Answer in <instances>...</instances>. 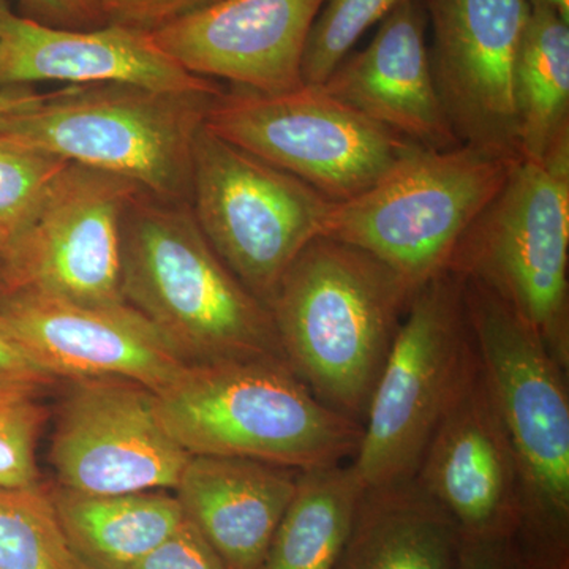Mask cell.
Here are the masks:
<instances>
[{
  "mask_svg": "<svg viewBox=\"0 0 569 569\" xmlns=\"http://www.w3.org/2000/svg\"><path fill=\"white\" fill-rule=\"evenodd\" d=\"M413 293L383 261L320 236L284 272L268 307L296 377L362 426Z\"/></svg>",
  "mask_w": 569,
  "mask_h": 569,
  "instance_id": "obj_1",
  "label": "cell"
},
{
  "mask_svg": "<svg viewBox=\"0 0 569 569\" xmlns=\"http://www.w3.org/2000/svg\"><path fill=\"white\" fill-rule=\"evenodd\" d=\"M121 290L193 365L287 362L271 310L213 252L186 201L141 192L127 208Z\"/></svg>",
  "mask_w": 569,
  "mask_h": 569,
  "instance_id": "obj_2",
  "label": "cell"
},
{
  "mask_svg": "<svg viewBox=\"0 0 569 569\" xmlns=\"http://www.w3.org/2000/svg\"><path fill=\"white\" fill-rule=\"evenodd\" d=\"M462 287L475 351L518 459L520 542L539 568L569 569V370L488 288Z\"/></svg>",
  "mask_w": 569,
  "mask_h": 569,
  "instance_id": "obj_3",
  "label": "cell"
},
{
  "mask_svg": "<svg viewBox=\"0 0 569 569\" xmlns=\"http://www.w3.org/2000/svg\"><path fill=\"white\" fill-rule=\"evenodd\" d=\"M156 395L157 415L190 456L296 468L350 462L362 426L326 407L279 359L192 365Z\"/></svg>",
  "mask_w": 569,
  "mask_h": 569,
  "instance_id": "obj_4",
  "label": "cell"
},
{
  "mask_svg": "<svg viewBox=\"0 0 569 569\" xmlns=\"http://www.w3.org/2000/svg\"><path fill=\"white\" fill-rule=\"evenodd\" d=\"M219 96L122 82L69 86L0 119V134L121 176L152 197L189 201L194 141Z\"/></svg>",
  "mask_w": 569,
  "mask_h": 569,
  "instance_id": "obj_5",
  "label": "cell"
},
{
  "mask_svg": "<svg viewBox=\"0 0 569 569\" xmlns=\"http://www.w3.org/2000/svg\"><path fill=\"white\" fill-rule=\"evenodd\" d=\"M569 134L519 160L460 238L447 271L488 288L569 370Z\"/></svg>",
  "mask_w": 569,
  "mask_h": 569,
  "instance_id": "obj_6",
  "label": "cell"
},
{
  "mask_svg": "<svg viewBox=\"0 0 569 569\" xmlns=\"http://www.w3.org/2000/svg\"><path fill=\"white\" fill-rule=\"evenodd\" d=\"M515 163L467 144L417 148L366 192L332 203L323 236L372 254L417 291L447 271Z\"/></svg>",
  "mask_w": 569,
  "mask_h": 569,
  "instance_id": "obj_7",
  "label": "cell"
},
{
  "mask_svg": "<svg viewBox=\"0 0 569 569\" xmlns=\"http://www.w3.org/2000/svg\"><path fill=\"white\" fill-rule=\"evenodd\" d=\"M475 358L462 280L445 271L411 298L351 459L365 488L410 481Z\"/></svg>",
  "mask_w": 569,
  "mask_h": 569,
  "instance_id": "obj_8",
  "label": "cell"
},
{
  "mask_svg": "<svg viewBox=\"0 0 569 569\" xmlns=\"http://www.w3.org/2000/svg\"><path fill=\"white\" fill-rule=\"evenodd\" d=\"M204 127L335 203L366 192L421 148L306 82L279 93L234 86L213 100Z\"/></svg>",
  "mask_w": 569,
  "mask_h": 569,
  "instance_id": "obj_9",
  "label": "cell"
},
{
  "mask_svg": "<svg viewBox=\"0 0 569 569\" xmlns=\"http://www.w3.org/2000/svg\"><path fill=\"white\" fill-rule=\"evenodd\" d=\"M190 201L213 252L266 306L298 254L323 236L335 203L204 126L194 141Z\"/></svg>",
  "mask_w": 569,
  "mask_h": 569,
  "instance_id": "obj_10",
  "label": "cell"
},
{
  "mask_svg": "<svg viewBox=\"0 0 569 569\" xmlns=\"http://www.w3.org/2000/svg\"><path fill=\"white\" fill-rule=\"evenodd\" d=\"M141 192L138 183L121 176L67 164L0 260L6 296H44L86 306L126 305L122 220Z\"/></svg>",
  "mask_w": 569,
  "mask_h": 569,
  "instance_id": "obj_11",
  "label": "cell"
},
{
  "mask_svg": "<svg viewBox=\"0 0 569 569\" xmlns=\"http://www.w3.org/2000/svg\"><path fill=\"white\" fill-rule=\"evenodd\" d=\"M190 455L160 422L151 389L119 380H78L50 448L59 488L84 496L174 490Z\"/></svg>",
  "mask_w": 569,
  "mask_h": 569,
  "instance_id": "obj_12",
  "label": "cell"
},
{
  "mask_svg": "<svg viewBox=\"0 0 569 569\" xmlns=\"http://www.w3.org/2000/svg\"><path fill=\"white\" fill-rule=\"evenodd\" d=\"M430 62L462 144L519 162L512 74L529 24L527 0H422Z\"/></svg>",
  "mask_w": 569,
  "mask_h": 569,
  "instance_id": "obj_13",
  "label": "cell"
},
{
  "mask_svg": "<svg viewBox=\"0 0 569 569\" xmlns=\"http://www.w3.org/2000/svg\"><path fill=\"white\" fill-rule=\"evenodd\" d=\"M0 321L56 378H119L160 392L193 365L132 306H86L36 295H7Z\"/></svg>",
  "mask_w": 569,
  "mask_h": 569,
  "instance_id": "obj_14",
  "label": "cell"
},
{
  "mask_svg": "<svg viewBox=\"0 0 569 569\" xmlns=\"http://www.w3.org/2000/svg\"><path fill=\"white\" fill-rule=\"evenodd\" d=\"M415 481L451 516L462 537L519 531L518 459L477 351L427 443Z\"/></svg>",
  "mask_w": 569,
  "mask_h": 569,
  "instance_id": "obj_15",
  "label": "cell"
},
{
  "mask_svg": "<svg viewBox=\"0 0 569 569\" xmlns=\"http://www.w3.org/2000/svg\"><path fill=\"white\" fill-rule=\"evenodd\" d=\"M325 0H220L151 33L197 77L266 93L305 84L302 59Z\"/></svg>",
  "mask_w": 569,
  "mask_h": 569,
  "instance_id": "obj_16",
  "label": "cell"
},
{
  "mask_svg": "<svg viewBox=\"0 0 569 569\" xmlns=\"http://www.w3.org/2000/svg\"><path fill=\"white\" fill-rule=\"evenodd\" d=\"M37 81L71 86L122 82L152 91L222 93L163 54L151 33L107 24L91 31L52 28L14 13L0 0V89Z\"/></svg>",
  "mask_w": 569,
  "mask_h": 569,
  "instance_id": "obj_17",
  "label": "cell"
},
{
  "mask_svg": "<svg viewBox=\"0 0 569 569\" xmlns=\"http://www.w3.org/2000/svg\"><path fill=\"white\" fill-rule=\"evenodd\" d=\"M427 31L425 2L403 0L370 43L351 51L321 86L403 140L443 151L462 142L438 92Z\"/></svg>",
  "mask_w": 569,
  "mask_h": 569,
  "instance_id": "obj_18",
  "label": "cell"
},
{
  "mask_svg": "<svg viewBox=\"0 0 569 569\" xmlns=\"http://www.w3.org/2000/svg\"><path fill=\"white\" fill-rule=\"evenodd\" d=\"M301 473L261 460L190 456L173 492L228 569H258Z\"/></svg>",
  "mask_w": 569,
  "mask_h": 569,
  "instance_id": "obj_19",
  "label": "cell"
},
{
  "mask_svg": "<svg viewBox=\"0 0 569 569\" xmlns=\"http://www.w3.org/2000/svg\"><path fill=\"white\" fill-rule=\"evenodd\" d=\"M462 535L417 481L366 488L336 569H456Z\"/></svg>",
  "mask_w": 569,
  "mask_h": 569,
  "instance_id": "obj_20",
  "label": "cell"
},
{
  "mask_svg": "<svg viewBox=\"0 0 569 569\" xmlns=\"http://www.w3.org/2000/svg\"><path fill=\"white\" fill-rule=\"evenodd\" d=\"M71 552L92 569H126L167 541L187 516L170 490L84 496L51 490Z\"/></svg>",
  "mask_w": 569,
  "mask_h": 569,
  "instance_id": "obj_21",
  "label": "cell"
},
{
  "mask_svg": "<svg viewBox=\"0 0 569 569\" xmlns=\"http://www.w3.org/2000/svg\"><path fill=\"white\" fill-rule=\"evenodd\" d=\"M365 490L351 460L302 471L258 569H336Z\"/></svg>",
  "mask_w": 569,
  "mask_h": 569,
  "instance_id": "obj_22",
  "label": "cell"
},
{
  "mask_svg": "<svg viewBox=\"0 0 569 569\" xmlns=\"http://www.w3.org/2000/svg\"><path fill=\"white\" fill-rule=\"evenodd\" d=\"M520 160L539 162L569 134V22L531 9L512 74Z\"/></svg>",
  "mask_w": 569,
  "mask_h": 569,
  "instance_id": "obj_23",
  "label": "cell"
},
{
  "mask_svg": "<svg viewBox=\"0 0 569 569\" xmlns=\"http://www.w3.org/2000/svg\"><path fill=\"white\" fill-rule=\"evenodd\" d=\"M71 557L51 490L0 489V569H69Z\"/></svg>",
  "mask_w": 569,
  "mask_h": 569,
  "instance_id": "obj_24",
  "label": "cell"
},
{
  "mask_svg": "<svg viewBox=\"0 0 569 569\" xmlns=\"http://www.w3.org/2000/svg\"><path fill=\"white\" fill-rule=\"evenodd\" d=\"M70 162L0 134V260L31 222L52 182Z\"/></svg>",
  "mask_w": 569,
  "mask_h": 569,
  "instance_id": "obj_25",
  "label": "cell"
},
{
  "mask_svg": "<svg viewBox=\"0 0 569 569\" xmlns=\"http://www.w3.org/2000/svg\"><path fill=\"white\" fill-rule=\"evenodd\" d=\"M400 2L403 0H325L307 40L302 81L323 84L332 70L355 51L359 39Z\"/></svg>",
  "mask_w": 569,
  "mask_h": 569,
  "instance_id": "obj_26",
  "label": "cell"
},
{
  "mask_svg": "<svg viewBox=\"0 0 569 569\" xmlns=\"http://www.w3.org/2000/svg\"><path fill=\"white\" fill-rule=\"evenodd\" d=\"M37 397L0 399V489H26L40 485L37 445L50 411Z\"/></svg>",
  "mask_w": 569,
  "mask_h": 569,
  "instance_id": "obj_27",
  "label": "cell"
},
{
  "mask_svg": "<svg viewBox=\"0 0 569 569\" xmlns=\"http://www.w3.org/2000/svg\"><path fill=\"white\" fill-rule=\"evenodd\" d=\"M126 569H228L200 530L186 518L181 527L148 556Z\"/></svg>",
  "mask_w": 569,
  "mask_h": 569,
  "instance_id": "obj_28",
  "label": "cell"
},
{
  "mask_svg": "<svg viewBox=\"0 0 569 569\" xmlns=\"http://www.w3.org/2000/svg\"><path fill=\"white\" fill-rule=\"evenodd\" d=\"M220 0H102L107 24L152 32Z\"/></svg>",
  "mask_w": 569,
  "mask_h": 569,
  "instance_id": "obj_29",
  "label": "cell"
},
{
  "mask_svg": "<svg viewBox=\"0 0 569 569\" xmlns=\"http://www.w3.org/2000/svg\"><path fill=\"white\" fill-rule=\"evenodd\" d=\"M56 380L59 378L44 370L0 321V399L39 396Z\"/></svg>",
  "mask_w": 569,
  "mask_h": 569,
  "instance_id": "obj_30",
  "label": "cell"
},
{
  "mask_svg": "<svg viewBox=\"0 0 569 569\" xmlns=\"http://www.w3.org/2000/svg\"><path fill=\"white\" fill-rule=\"evenodd\" d=\"M456 569H541L529 556L518 533L462 537Z\"/></svg>",
  "mask_w": 569,
  "mask_h": 569,
  "instance_id": "obj_31",
  "label": "cell"
},
{
  "mask_svg": "<svg viewBox=\"0 0 569 569\" xmlns=\"http://www.w3.org/2000/svg\"><path fill=\"white\" fill-rule=\"evenodd\" d=\"M20 14L52 28L91 29L107 26L102 0H18Z\"/></svg>",
  "mask_w": 569,
  "mask_h": 569,
  "instance_id": "obj_32",
  "label": "cell"
},
{
  "mask_svg": "<svg viewBox=\"0 0 569 569\" xmlns=\"http://www.w3.org/2000/svg\"><path fill=\"white\" fill-rule=\"evenodd\" d=\"M44 93L33 92L26 86H17V88L0 89V119L11 114V112L20 111L22 108L31 107L39 102Z\"/></svg>",
  "mask_w": 569,
  "mask_h": 569,
  "instance_id": "obj_33",
  "label": "cell"
},
{
  "mask_svg": "<svg viewBox=\"0 0 569 569\" xmlns=\"http://www.w3.org/2000/svg\"><path fill=\"white\" fill-rule=\"evenodd\" d=\"M531 9L546 10L569 22V0H527Z\"/></svg>",
  "mask_w": 569,
  "mask_h": 569,
  "instance_id": "obj_34",
  "label": "cell"
},
{
  "mask_svg": "<svg viewBox=\"0 0 569 569\" xmlns=\"http://www.w3.org/2000/svg\"><path fill=\"white\" fill-rule=\"evenodd\" d=\"M69 569H92L89 565H86L84 561L78 559L77 556L71 557Z\"/></svg>",
  "mask_w": 569,
  "mask_h": 569,
  "instance_id": "obj_35",
  "label": "cell"
},
{
  "mask_svg": "<svg viewBox=\"0 0 569 569\" xmlns=\"http://www.w3.org/2000/svg\"><path fill=\"white\" fill-rule=\"evenodd\" d=\"M3 296H6V291H3L2 268H0V305H2Z\"/></svg>",
  "mask_w": 569,
  "mask_h": 569,
  "instance_id": "obj_36",
  "label": "cell"
}]
</instances>
